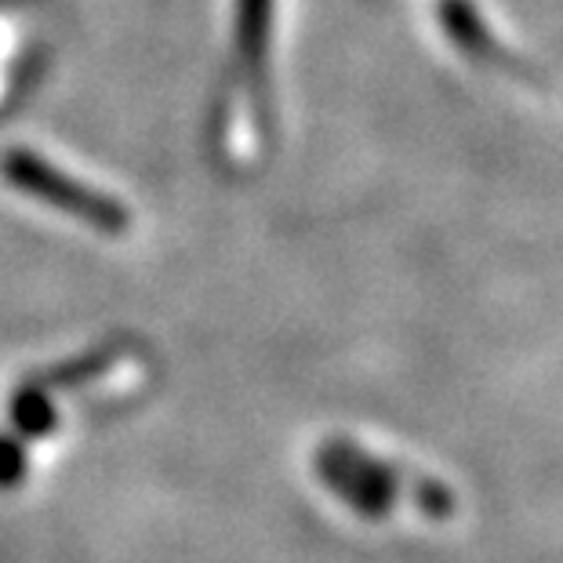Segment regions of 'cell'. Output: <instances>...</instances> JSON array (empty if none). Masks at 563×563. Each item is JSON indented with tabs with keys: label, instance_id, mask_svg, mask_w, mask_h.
<instances>
[{
	"label": "cell",
	"instance_id": "cell-1",
	"mask_svg": "<svg viewBox=\"0 0 563 563\" xmlns=\"http://www.w3.org/2000/svg\"><path fill=\"white\" fill-rule=\"evenodd\" d=\"M317 476L331 495H339L345 506L353 512H361L364 520L389 517L400 490H407V495L415 498V506L433 520H443L454 509V498L448 487H440L437 481H411L397 465L371 459L367 451H361L350 440L323 443L317 451Z\"/></svg>",
	"mask_w": 563,
	"mask_h": 563
},
{
	"label": "cell",
	"instance_id": "cell-2",
	"mask_svg": "<svg viewBox=\"0 0 563 563\" xmlns=\"http://www.w3.org/2000/svg\"><path fill=\"white\" fill-rule=\"evenodd\" d=\"M0 175L8 186L22 189L33 200L52 203V208L74 214V219L88 222L91 230H99L106 236H124L131 230V214L124 203H117L102 189H91L69 178L66 172H58L55 164H47L44 157L30 150H4L0 153Z\"/></svg>",
	"mask_w": 563,
	"mask_h": 563
},
{
	"label": "cell",
	"instance_id": "cell-3",
	"mask_svg": "<svg viewBox=\"0 0 563 563\" xmlns=\"http://www.w3.org/2000/svg\"><path fill=\"white\" fill-rule=\"evenodd\" d=\"M273 33V0H236V52L247 74H258L266 63Z\"/></svg>",
	"mask_w": 563,
	"mask_h": 563
},
{
	"label": "cell",
	"instance_id": "cell-4",
	"mask_svg": "<svg viewBox=\"0 0 563 563\" xmlns=\"http://www.w3.org/2000/svg\"><path fill=\"white\" fill-rule=\"evenodd\" d=\"M8 422H11V433H19L22 440L52 437L58 426V415H55V404L47 400V386H41V382L19 386L15 397L8 404Z\"/></svg>",
	"mask_w": 563,
	"mask_h": 563
},
{
	"label": "cell",
	"instance_id": "cell-5",
	"mask_svg": "<svg viewBox=\"0 0 563 563\" xmlns=\"http://www.w3.org/2000/svg\"><path fill=\"white\" fill-rule=\"evenodd\" d=\"M440 22L448 37L473 58H498V44L476 15L470 0H440Z\"/></svg>",
	"mask_w": 563,
	"mask_h": 563
},
{
	"label": "cell",
	"instance_id": "cell-6",
	"mask_svg": "<svg viewBox=\"0 0 563 563\" xmlns=\"http://www.w3.org/2000/svg\"><path fill=\"white\" fill-rule=\"evenodd\" d=\"M26 440L11 429H0V490H11L26 481Z\"/></svg>",
	"mask_w": 563,
	"mask_h": 563
}]
</instances>
